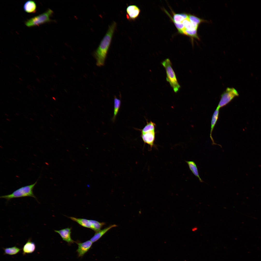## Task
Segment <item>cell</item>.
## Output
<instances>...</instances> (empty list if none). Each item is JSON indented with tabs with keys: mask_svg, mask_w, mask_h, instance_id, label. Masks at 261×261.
<instances>
[{
	"mask_svg": "<svg viewBox=\"0 0 261 261\" xmlns=\"http://www.w3.org/2000/svg\"><path fill=\"white\" fill-rule=\"evenodd\" d=\"M4 255H13L16 254L22 250L15 246L12 247L3 248Z\"/></svg>",
	"mask_w": 261,
	"mask_h": 261,
	"instance_id": "e0dca14e",
	"label": "cell"
},
{
	"mask_svg": "<svg viewBox=\"0 0 261 261\" xmlns=\"http://www.w3.org/2000/svg\"><path fill=\"white\" fill-rule=\"evenodd\" d=\"M198 229V228L196 227H193L192 229V231L193 232H195L197 231Z\"/></svg>",
	"mask_w": 261,
	"mask_h": 261,
	"instance_id": "603a6c76",
	"label": "cell"
},
{
	"mask_svg": "<svg viewBox=\"0 0 261 261\" xmlns=\"http://www.w3.org/2000/svg\"><path fill=\"white\" fill-rule=\"evenodd\" d=\"M239 95L237 90L233 87H227L221 95V98L217 106L219 109L225 106L235 97Z\"/></svg>",
	"mask_w": 261,
	"mask_h": 261,
	"instance_id": "5b68a950",
	"label": "cell"
},
{
	"mask_svg": "<svg viewBox=\"0 0 261 261\" xmlns=\"http://www.w3.org/2000/svg\"><path fill=\"white\" fill-rule=\"evenodd\" d=\"M189 18L191 22L194 25L199 26L201 23L205 22V20L200 19L194 15L188 14Z\"/></svg>",
	"mask_w": 261,
	"mask_h": 261,
	"instance_id": "44dd1931",
	"label": "cell"
},
{
	"mask_svg": "<svg viewBox=\"0 0 261 261\" xmlns=\"http://www.w3.org/2000/svg\"><path fill=\"white\" fill-rule=\"evenodd\" d=\"M147 124L141 130V133H144L151 131L155 130L156 125L151 121L147 122Z\"/></svg>",
	"mask_w": 261,
	"mask_h": 261,
	"instance_id": "ffe728a7",
	"label": "cell"
},
{
	"mask_svg": "<svg viewBox=\"0 0 261 261\" xmlns=\"http://www.w3.org/2000/svg\"><path fill=\"white\" fill-rule=\"evenodd\" d=\"M71 228H67L59 230H55L54 231L60 235L63 240L71 244L74 242L71 236Z\"/></svg>",
	"mask_w": 261,
	"mask_h": 261,
	"instance_id": "9c48e42d",
	"label": "cell"
},
{
	"mask_svg": "<svg viewBox=\"0 0 261 261\" xmlns=\"http://www.w3.org/2000/svg\"><path fill=\"white\" fill-rule=\"evenodd\" d=\"M114 115L113 117V120L114 121L120 109L121 101L120 99H118L116 96H115L114 100Z\"/></svg>",
	"mask_w": 261,
	"mask_h": 261,
	"instance_id": "d6986e66",
	"label": "cell"
},
{
	"mask_svg": "<svg viewBox=\"0 0 261 261\" xmlns=\"http://www.w3.org/2000/svg\"><path fill=\"white\" fill-rule=\"evenodd\" d=\"M183 34L189 36L192 39L195 38L198 40L199 39L197 33V30H190L185 29Z\"/></svg>",
	"mask_w": 261,
	"mask_h": 261,
	"instance_id": "7402d4cb",
	"label": "cell"
},
{
	"mask_svg": "<svg viewBox=\"0 0 261 261\" xmlns=\"http://www.w3.org/2000/svg\"><path fill=\"white\" fill-rule=\"evenodd\" d=\"M219 109L217 107L212 115L211 121V126L210 137L212 141V145H218L221 146V147H222V146L221 145L217 144L214 142L212 136V133L213 130L218 118Z\"/></svg>",
	"mask_w": 261,
	"mask_h": 261,
	"instance_id": "30bf717a",
	"label": "cell"
},
{
	"mask_svg": "<svg viewBox=\"0 0 261 261\" xmlns=\"http://www.w3.org/2000/svg\"><path fill=\"white\" fill-rule=\"evenodd\" d=\"M116 26V23L115 21L109 26L107 32L98 47L93 53V56L96 61V65L98 66L101 67L105 64Z\"/></svg>",
	"mask_w": 261,
	"mask_h": 261,
	"instance_id": "6da1fadb",
	"label": "cell"
},
{
	"mask_svg": "<svg viewBox=\"0 0 261 261\" xmlns=\"http://www.w3.org/2000/svg\"><path fill=\"white\" fill-rule=\"evenodd\" d=\"M140 10L137 6L132 5L128 6L126 9V17L129 21H134L138 17Z\"/></svg>",
	"mask_w": 261,
	"mask_h": 261,
	"instance_id": "8992f818",
	"label": "cell"
},
{
	"mask_svg": "<svg viewBox=\"0 0 261 261\" xmlns=\"http://www.w3.org/2000/svg\"><path fill=\"white\" fill-rule=\"evenodd\" d=\"M91 229L95 232H98L101 230V229L105 224L104 222H100L96 220H91Z\"/></svg>",
	"mask_w": 261,
	"mask_h": 261,
	"instance_id": "ac0fdd59",
	"label": "cell"
},
{
	"mask_svg": "<svg viewBox=\"0 0 261 261\" xmlns=\"http://www.w3.org/2000/svg\"><path fill=\"white\" fill-rule=\"evenodd\" d=\"M53 13L52 10L49 8L44 13L27 20L25 21V24L27 27H31L52 22L53 20L50 17Z\"/></svg>",
	"mask_w": 261,
	"mask_h": 261,
	"instance_id": "277c9868",
	"label": "cell"
},
{
	"mask_svg": "<svg viewBox=\"0 0 261 261\" xmlns=\"http://www.w3.org/2000/svg\"><path fill=\"white\" fill-rule=\"evenodd\" d=\"M35 249V243L31 241L30 239H29L23 246L22 249V254L25 255L26 254L32 253Z\"/></svg>",
	"mask_w": 261,
	"mask_h": 261,
	"instance_id": "7c38bea8",
	"label": "cell"
},
{
	"mask_svg": "<svg viewBox=\"0 0 261 261\" xmlns=\"http://www.w3.org/2000/svg\"><path fill=\"white\" fill-rule=\"evenodd\" d=\"M72 220L76 222L84 227L91 229V220L84 218H78L73 217H68Z\"/></svg>",
	"mask_w": 261,
	"mask_h": 261,
	"instance_id": "9a60e30c",
	"label": "cell"
},
{
	"mask_svg": "<svg viewBox=\"0 0 261 261\" xmlns=\"http://www.w3.org/2000/svg\"><path fill=\"white\" fill-rule=\"evenodd\" d=\"M155 130L142 133L141 137L145 144L148 145L151 149L154 146V144L155 138Z\"/></svg>",
	"mask_w": 261,
	"mask_h": 261,
	"instance_id": "ba28073f",
	"label": "cell"
},
{
	"mask_svg": "<svg viewBox=\"0 0 261 261\" xmlns=\"http://www.w3.org/2000/svg\"><path fill=\"white\" fill-rule=\"evenodd\" d=\"M117 226V225L115 224L111 225L104 229L95 232L94 235L90 240L93 243L97 241L108 231L112 228Z\"/></svg>",
	"mask_w": 261,
	"mask_h": 261,
	"instance_id": "8fae6325",
	"label": "cell"
},
{
	"mask_svg": "<svg viewBox=\"0 0 261 261\" xmlns=\"http://www.w3.org/2000/svg\"><path fill=\"white\" fill-rule=\"evenodd\" d=\"M37 181H36L33 184L21 187L15 190L11 194L1 196L0 198L6 199L7 201H8L11 199L14 198L27 196L32 197L37 200L36 197L33 193V190Z\"/></svg>",
	"mask_w": 261,
	"mask_h": 261,
	"instance_id": "7a4b0ae2",
	"label": "cell"
},
{
	"mask_svg": "<svg viewBox=\"0 0 261 261\" xmlns=\"http://www.w3.org/2000/svg\"><path fill=\"white\" fill-rule=\"evenodd\" d=\"M185 162L188 165L189 168L192 173L197 177L200 182H203L200 176L197 166L195 163L192 161H187Z\"/></svg>",
	"mask_w": 261,
	"mask_h": 261,
	"instance_id": "2e32d148",
	"label": "cell"
},
{
	"mask_svg": "<svg viewBox=\"0 0 261 261\" xmlns=\"http://www.w3.org/2000/svg\"><path fill=\"white\" fill-rule=\"evenodd\" d=\"M23 9L26 12L28 13H35L36 12V5L35 2L32 0L26 2L23 6Z\"/></svg>",
	"mask_w": 261,
	"mask_h": 261,
	"instance_id": "4fadbf2b",
	"label": "cell"
},
{
	"mask_svg": "<svg viewBox=\"0 0 261 261\" xmlns=\"http://www.w3.org/2000/svg\"><path fill=\"white\" fill-rule=\"evenodd\" d=\"M161 64L165 68L166 73V80L172 88L174 92L177 93L180 87L170 59L167 58L163 61Z\"/></svg>",
	"mask_w": 261,
	"mask_h": 261,
	"instance_id": "3957f363",
	"label": "cell"
},
{
	"mask_svg": "<svg viewBox=\"0 0 261 261\" xmlns=\"http://www.w3.org/2000/svg\"><path fill=\"white\" fill-rule=\"evenodd\" d=\"M165 11L174 22L177 23H182L184 20L188 17V15L185 13L175 14L173 13V18L167 11L166 10H165Z\"/></svg>",
	"mask_w": 261,
	"mask_h": 261,
	"instance_id": "5bb4252c",
	"label": "cell"
},
{
	"mask_svg": "<svg viewBox=\"0 0 261 261\" xmlns=\"http://www.w3.org/2000/svg\"><path fill=\"white\" fill-rule=\"evenodd\" d=\"M93 243L90 240L83 242H77L78 245L76 251L79 257H82L90 249Z\"/></svg>",
	"mask_w": 261,
	"mask_h": 261,
	"instance_id": "52a82bcc",
	"label": "cell"
}]
</instances>
